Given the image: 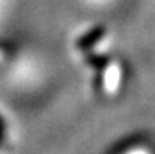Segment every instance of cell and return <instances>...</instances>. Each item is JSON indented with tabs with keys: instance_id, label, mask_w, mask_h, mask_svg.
<instances>
[{
	"instance_id": "cell-1",
	"label": "cell",
	"mask_w": 155,
	"mask_h": 154,
	"mask_svg": "<svg viewBox=\"0 0 155 154\" xmlns=\"http://www.w3.org/2000/svg\"><path fill=\"white\" fill-rule=\"evenodd\" d=\"M105 33H107V29H105L104 26L94 27L92 30L86 32L83 36L78 38V41H77V49H78V50H83V51H87L89 49H92L97 43H100L104 36H105Z\"/></svg>"
},
{
	"instance_id": "cell-2",
	"label": "cell",
	"mask_w": 155,
	"mask_h": 154,
	"mask_svg": "<svg viewBox=\"0 0 155 154\" xmlns=\"http://www.w3.org/2000/svg\"><path fill=\"white\" fill-rule=\"evenodd\" d=\"M86 54V60L91 63V67H94L97 70V88L103 89L104 88V70L110 65V59L103 54H97V53H84Z\"/></svg>"
}]
</instances>
